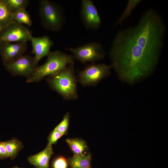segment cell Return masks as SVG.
<instances>
[{"label": "cell", "mask_w": 168, "mask_h": 168, "mask_svg": "<svg viewBox=\"0 0 168 168\" xmlns=\"http://www.w3.org/2000/svg\"><path fill=\"white\" fill-rule=\"evenodd\" d=\"M6 68L12 75L21 76L28 78L36 67L35 64L34 57L23 55L18 59L4 64Z\"/></svg>", "instance_id": "ba28073f"}, {"label": "cell", "mask_w": 168, "mask_h": 168, "mask_svg": "<svg viewBox=\"0 0 168 168\" xmlns=\"http://www.w3.org/2000/svg\"><path fill=\"white\" fill-rule=\"evenodd\" d=\"M8 157L9 154L4 142H0V159H3Z\"/></svg>", "instance_id": "603a6c76"}, {"label": "cell", "mask_w": 168, "mask_h": 168, "mask_svg": "<svg viewBox=\"0 0 168 168\" xmlns=\"http://www.w3.org/2000/svg\"><path fill=\"white\" fill-rule=\"evenodd\" d=\"M11 168H20L17 167H13Z\"/></svg>", "instance_id": "d4e9b609"}, {"label": "cell", "mask_w": 168, "mask_h": 168, "mask_svg": "<svg viewBox=\"0 0 168 168\" xmlns=\"http://www.w3.org/2000/svg\"><path fill=\"white\" fill-rule=\"evenodd\" d=\"M11 159H14L23 147L21 142L16 139L13 138L4 142Z\"/></svg>", "instance_id": "9a60e30c"}, {"label": "cell", "mask_w": 168, "mask_h": 168, "mask_svg": "<svg viewBox=\"0 0 168 168\" xmlns=\"http://www.w3.org/2000/svg\"><path fill=\"white\" fill-rule=\"evenodd\" d=\"M141 0H129L128 1L125 9L117 20L116 24H120L129 16L133 10L141 2Z\"/></svg>", "instance_id": "ac0fdd59"}, {"label": "cell", "mask_w": 168, "mask_h": 168, "mask_svg": "<svg viewBox=\"0 0 168 168\" xmlns=\"http://www.w3.org/2000/svg\"><path fill=\"white\" fill-rule=\"evenodd\" d=\"M27 47V42L0 43V54L4 64L15 60L23 56Z\"/></svg>", "instance_id": "30bf717a"}, {"label": "cell", "mask_w": 168, "mask_h": 168, "mask_svg": "<svg viewBox=\"0 0 168 168\" xmlns=\"http://www.w3.org/2000/svg\"><path fill=\"white\" fill-rule=\"evenodd\" d=\"M5 1L12 12L22 8H26L29 2L28 0H5Z\"/></svg>", "instance_id": "d6986e66"}, {"label": "cell", "mask_w": 168, "mask_h": 168, "mask_svg": "<svg viewBox=\"0 0 168 168\" xmlns=\"http://www.w3.org/2000/svg\"><path fill=\"white\" fill-rule=\"evenodd\" d=\"M63 135L57 129L54 128L48 138V143L47 145L52 146L55 144L57 141Z\"/></svg>", "instance_id": "7402d4cb"}, {"label": "cell", "mask_w": 168, "mask_h": 168, "mask_svg": "<svg viewBox=\"0 0 168 168\" xmlns=\"http://www.w3.org/2000/svg\"><path fill=\"white\" fill-rule=\"evenodd\" d=\"M32 37L31 31L27 27L13 21L8 25L0 35V43L27 42Z\"/></svg>", "instance_id": "52a82bcc"}, {"label": "cell", "mask_w": 168, "mask_h": 168, "mask_svg": "<svg viewBox=\"0 0 168 168\" xmlns=\"http://www.w3.org/2000/svg\"><path fill=\"white\" fill-rule=\"evenodd\" d=\"M110 65L91 63L79 72L77 78L83 86H95L103 79L110 74Z\"/></svg>", "instance_id": "5b68a950"}, {"label": "cell", "mask_w": 168, "mask_h": 168, "mask_svg": "<svg viewBox=\"0 0 168 168\" xmlns=\"http://www.w3.org/2000/svg\"><path fill=\"white\" fill-rule=\"evenodd\" d=\"M39 14L41 24L46 30L57 31L62 28L64 21L61 7L48 0L40 2Z\"/></svg>", "instance_id": "277c9868"}, {"label": "cell", "mask_w": 168, "mask_h": 168, "mask_svg": "<svg viewBox=\"0 0 168 168\" xmlns=\"http://www.w3.org/2000/svg\"><path fill=\"white\" fill-rule=\"evenodd\" d=\"M32 47V53L36 66L39 61L43 57L47 56L50 52V49L54 44L53 41L47 35L39 37L32 36L30 40Z\"/></svg>", "instance_id": "8fae6325"}, {"label": "cell", "mask_w": 168, "mask_h": 168, "mask_svg": "<svg viewBox=\"0 0 168 168\" xmlns=\"http://www.w3.org/2000/svg\"><path fill=\"white\" fill-rule=\"evenodd\" d=\"M80 14L84 26L86 29L99 28L101 21L98 11L92 0H82Z\"/></svg>", "instance_id": "9c48e42d"}, {"label": "cell", "mask_w": 168, "mask_h": 168, "mask_svg": "<svg viewBox=\"0 0 168 168\" xmlns=\"http://www.w3.org/2000/svg\"><path fill=\"white\" fill-rule=\"evenodd\" d=\"M70 168H91V155H75L67 159Z\"/></svg>", "instance_id": "4fadbf2b"}, {"label": "cell", "mask_w": 168, "mask_h": 168, "mask_svg": "<svg viewBox=\"0 0 168 168\" xmlns=\"http://www.w3.org/2000/svg\"><path fill=\"white\" fill-rule=\"evenodd\" d=\"M69 50L74 59L85 64L95 63L104 59L106 52L99 43L92 42L76 48L71 47Z\"/></svg>", "instance_id": "8992f818"}, {"label": "cell", "mask_w": 168, "mask_h": 168, "mask_svg": "<svg viewBox=\"0 0 168 168\" xmlns=\"http://www.w3.org/2000/svg\"><path fill=\"white\" fill-rule=\"evenodd\" d=\"M12 19L14 21L20 24H24L29 26H31L32 24L30 16L26 8L12 12Z\"/></svg>", "instance_id": "e0dca14e"}, {"label": "cell", "mask_w": 168, "mask_h": 168, "mask_svg": "<svg viewBox=\"0 0 168 168\" xmlns=\"http://www.w3.org/2000/svg\"><path fill=\"white\" fill-rule=\"evenodd\" d=\"M70 117L69 113L67 112L61 122L55 128L63 135L67 133L69 126Z\"/></svg>", "instance_id": "ffe728a7"}, {"label": "cell", "mask_w": 168, "mask_h": 168, "mask_svg": "<svg viewBox=\"0 0 168 168\" xmlns=\"http://www.w3.org/2000/svg\"><path fill=\"white\" fill-rule=\"evenodd\" d=\"M166 29L161 17L149 9L136 26L117 33L109 54L111 68L120 80L133 84L152 73L158 61Z\"/></svg>", "instance_id": "6da1fadb"}, {"label": "cell", "mask_w": 168, "mask_h": 168, "mask_svg": "<svg viewBox=\"0 0 168 168\" xmlns=\"http://www.w3.org/2000/svg\"><path fill=\"white\" fill-rule=\"evenodd\" d=\"M50 87L66 100H75L78 97L77 78L75 76L74 63L68 65L57 73L46 78Z\"/></svg>", "instance_id": "7a4b0ae2"}, {"label": "cell", "mask_w": 168, "mask_h": 168, "mask_svg": "<svg viewBox=\"0 0 168 168\" xmlns=\"http://www.w3.org/2000/svg\"><path fill=\"white\" fill-rule=\"evenodd\" d=\"M13 21L12 12L5 0H0V25H7Z\"/></svg>", "instance_id": "2e32d148"}, {"label": "cell", "mask_w": 168, "mask_h": 168, "mask_svg": "<svg viewBox=\"0 0 168 168\" xmlns=\"http://www.w3.org/2000/svg\"><path fill=\"white\" fill-rule=\"evenodd\" d=\"M8 25L5 26L0 25V35Z\"/></svg>", "instance_id": "cb8c5ba5"}, {"label": "cell", "mask_w": 168, "mask_h": 168, "mask_svg": "<svg viewBox=\"0 0 168 168\" xmlns=\"http://www.w3.org/2000/svg\"><path fill=\"white\" fill-rule=\"evenodd\" d=\"M47 57L44 64L35 68L32 75L27 79V82H39L44 78L54 75L74 63L72 55L60 50L50 51Z\"/></svg>", "instance_id": "3957f363"}, {"label": "cell", "mask_w": 168, "mask_h": 168, "mask_svg": "<svg viewBox=\"0 0 168 168\" xmlns=\"http://www.w3.org/2000/svg\"><path fill=\"white\" fill-rule=\"evenodd\" d=\"M68 165L67 160L64 156H60L54 160L52 167L53 168H68Z\"/></svg>", "instance_id": "44dd1931"}, {"label": "cell", "mask_w": 168, "mask_h": 168, "mask_svg": "<svg viewBox=\"0 0 168 168\" xmlns=\"http://www.w3.org/2000/svg\"><path fill=\"white\" fill-rule=\"evenodd\" d=\"M66 142L75 155H83L84 152L88 149L86 142L80 138H67L66 139Z\"/></svg>", "instance_id": "5bb4252c"}, {"label": "cell", "mask_w": 168, "mask_h": 168, "mask_svg": "<svg viewBox=\"0 0 168 168\" xmlns=\"http://www.w3.org/2000/svg\"><path fill=\"white\" fill-rule=\"evenodd\" d=\"M53 153L52 146L47 145L42 151L30 156L28 160L36 168H49V161Z\"/></svg>", "instance_id": "7c38bea8"}]
</instances>
